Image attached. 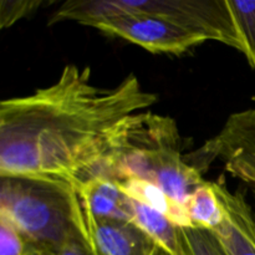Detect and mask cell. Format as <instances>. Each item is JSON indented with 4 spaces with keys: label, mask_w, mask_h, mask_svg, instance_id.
Returning a JSON list of instances; mask_svg holds the SVG:
<instances>
[{
    "label": "cell",
    "mask_w": 255,
    "mask_h": 255,
    "mask_svg": "<svg viewBox=\"0 0 255 255\" xmlns=\"http://www.w3.org/2000/svg\"><path fill=\"white\" fill-rule=\"evenodd\" d=\"M156 255H168L167 253H164L163 251H162V249H158V252H157V254Z\"/></svg>",
    "instance_id": "cell-17"
},
{
    "label": "cell",
    "mask_w": 255,
    "mask_h": 255,
    "mask_svg": "<svg viewBox=\"0 0 255 255\" xmlns=\"http://www.w3.org/2000/svg\"><path fill=\"white\" fill-rule=\"evenodd\" d=\"M34 246L16 227L0 216V255H31Z\"/></svg>",
    "instance_id": "cell-14"
},
{
    "label": "cell",
    "mask_w": 255,
    "mask_h": 255,
    "mask_svg": "<svg viewBox=\"0 0 255 255\" xmlns=\"http://www.w3.org/2000/svg\"><path fill=\"white\" fill-rule=\"evenodd\" d=\"M112 179L139 178L152 182L177 203L186 204L191 194L204 183L202 172L182 157L179 147L133 149L112 162Z\"/></svg>",
    "instance_id": "cell-4"
},
{
    "label": "cell",
    "mask_w": 255,
    "mask_h": 255,
    "mask_svg": "<svg viewBox=\"0 0 255 255\" xmlns=\"http://www.w3.org/2000/svg\"><path fill=\"white\" fill-rule=\"evenodd\" d=\"M42 5L41 0H1L0 27L6 29L22 17L27 16Z\"/></svg>",
    "instance_id": "cell-15"
},
{
    "label": "cell",
    "mask_w": 255,
    "mask_h": 255,
    "mask_svg": "<svg viewBox=\"0 0 255 255\" xmlns=\"http://www.w3.org/2000/svg\"><path fill=\"white\" fill-rule=\"evenodd\" d=\"M132 222L148 234L164 253L168 255H189L182 229L159 212L133 201Z\"/></svg>",
    "instance_id": "cell-10"
},
{
    "label": "cell",
    "mask_w": 255,
    "mask_h": 255,
    "mask_svg": "<svg viewBox=\"0 0 255 255\" xmlns=\"http://www.w3.org/2000/svg\"><path fill=\"white\" fill-rule=\"evenodd\" d=\"M87 223L102 219L128 221L133 219V201L124 193L119 182L96 178L77 188Z\"/></svg>",
    "instance_id": "cell-9"
},
{
    "label": "cell",
    "mask_w": 255,
    "mask_h": 255,
    "mask_svg": "<svg viewBox=\"0 0 255 255\" xmlns=\"http://www.w3.org/2000/svg\"><path fill=\"white\" fill-rule=\"evenodd\" d=\"M228 5L242 42V52L255 69V1L228 0Z\"/></svg>",
    "instance_id": "cell-12"
},
{
    "label": "cell",
    "mask_w": 255,
    "mask_h": 255,
    "mask_svg": "<svg viewBox=\"0 0 255 255\" xmlns=\"http://www.w3.org/2000/svg\"><path fill=\"white\" fill-rule=\"evenodd\" d=\"M189 255H228L213 231L203 228H181Z\"/></svg>",
    "instance_id": "cell-13"
},
{
    "label": "cell",
    "mask_w": 255,
    "mask_h": 255,
    "mask_svg": "<svg viewBox=\"0 0 255 255\" xmlns=\"http://www.w3.org/2000/svg\"><path fill=\"white\" fill-rule=\"evenodd\" d=\"M213 184L226 214L223 223L213 232L228 255H255V214L246 193L229 191L222 182Z\"/></svg>",
    "instance_id": "cell-7"
},
{
    "label": "cell",
    "mask_w": 255,
    "mask_h": 255,
    "mask_svg": "<svg viewBox=\"0 0 255 255\" xmlns=\"http://www.w3.org/2000/svg\"><path fill=\"white\" fill-rule=\"evenodd\" d=\"M186 207L196 228L214 231L226 218L213 182H204L199 186L186 202Z\"/></svg>",
    "instance_id": "cell-11"
},
{
    "label": "cell",
    "mask_w": 255,
    "mask_h": 255,
    "mask_svg": "<svg viewBox=\"0 0 255 255\" xmlns=\"http://www.w3.org/2000/svg\"><path fill=\"white\" fill-rule=\"evenodd\" d=\"M92 27L127 40L153 54H182L207 41L203 35L172 20L143 12L105 17Z\"/></svg>",
    "instance_id": "cell-5"
},
{
    "label": "cell",
    "mask_w": 255,
    "mask_h": 255,
    "mask_svg": "<svg viewBox=\"0 0 255 255\" xmlns=\"http://www.w3.org/2000/svg\"><path fill=\"white\" fill-rule=\"evenodd\" d=\"M129 12L163 16L207 40H216L242 51L228 0H76L64 2L51 20H70L92 26L105 17Z\"/></svg>",
    "instance_id": "cell-3"
},
{
    "label": "cell",
    "mask_w": 255,
    "mask_h": 255,
    "mask_svg": "<svg viewBox=\"0 0 255 255\" xmlns=\"http://www.w3.org/2000/svg\"><path fill=\"white\" fill-rule=\"evenodd\" d=\"M214 159L252 187L255 193V110L236 112L216 137L194 153L193 164L202 171Z\"/></svg>",
    "instance_id": "cell-6"
},
{
    "label": "cell",
    "mask_w": 255,
    "mask_h": 255,
    "mask_svg": "<svg viewBox=\"0 0 255 255\" xmlns=\"http://www.w3.org/2000/svg\"><path fill=\"white\" fill-rule=\"evenodd\" d=\"M95 255H156L158 246L133 222L102 219L87 223Z\"/></svg>",
    "instance_id": "cell-8"
},
{
    "label": "cell",
    "mask_w": 255,
    "mask_h": 255,
    "mask_svg": "<svg viewBox=\"0 0 255 255\" xmlns=\"http://www.w3.org/2000/svg\"><path fill=\"white\" fill-rule=\"evenodd\" d=\"M158 101L134 74L114 87L69 64L54 84L0 104V177H42L76 188L110 179L120 126Z\"/></svg>",
    "instance_id": "cell-1"
},
{
    "label": "cell",
    "mask_w": 255,
    "mask_h": 255,
    "mask_svg": "<svg viewBox=\"0 0 255 255\" xmlns=\"http://www.w3.org/2000/svg\"><path fill=\"white\" fill-rule=\"evenodd\" d=\"M0 216L36 248L56 249L90 233L79 191L61 179L0 177Z\"/></svg>",
    "instance_id": "cell-2"
},
{
    "label": "cell",
    "mask_w": 255,
    "mask_h": 255,
    "mask_svg": "<svg viewBox=\"0 0 255 255\" xmlns=\"http://www.w3.org/2000/svg\"><path fill=\"white\" fill-rule=\"evenodd\" d=\"M31 255H95L86 241H72L56 249H40L34 246Z\"/></svg>",
    "instance_id": "cell-16"
}]
</instances>
